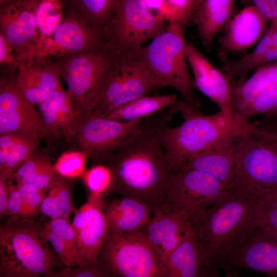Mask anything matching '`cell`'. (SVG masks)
Listing matches in <instances>:
<instances>
[{"label":"cell","instance_id":"6da1fadb","mask_svg":"<svg viewBox=\"0 0 277 277\" xmlns=\"http://www.w3.org/2000/svg\"><path fill=\"white\" fill-rule=\"evenodd\" d=\"M158 114L144 120L142 130L106 162L111 169V192L130 196L152 209L162 203L172 168L161 142Z\"/></svg>","mask_w":277,"mask_h":277},{"label":"cell","instance_id":"7a4b0ae2","mask_svg":"<svg viewBox=\"0 0 277 277\" xmlns=\"http://www.w3.org/2000/svg\"><path fill=\"white\" fill-rule=\"evenodd\" d=\"M255 201L253 194L229 187L214 204L189 218L193 231L214 262L242 246L255 231Z\"/></svg>","mask_w":277,"mask_h":277},{"label":"cell","instance_id":"3957f363","mask_svg":"<svg viewBox=\"0 0 277 277\" xmlns=\"http://www.w3.org/2000/svg\"><path fill=\"white\" fill-rule=\"evenodd\" d=\"M176 113L172 106L163 113H158L159 136L172 169L213 144L240 133L250 123L237 116L233 121L229 122L220 111L205 115L199 106L184 102L181 111L183 122L175 127H168L167 122Z\"/></svg>","mask_w":277,"mask_h":277},{"label":"cell","instance_id":"277c9868","mask_svg":"<svg viewBox=\"0 0 277 277\" xmlns=\"http://www.w3.org/2000/svg\"><path fill=\"white\" fill-rule=\"evenodd\" d=\"M45 225L11 216L0 227V276H48L58 257L45 235Z\"/></svg>","mask_w":277,"mask_h":277},{"label":"cell","instance_id":"5b68a950","mask_svg":"<svg viewBox=\"0 0 277 277\" xmlns=\"http://www.w3.org/2000/svg\"><path fill=\"white\" fill-rule=\"evenodd\" d=\"M234 145L235 168L228 187L256 196L277 191V133L250 123Z\"/></svg>","mask_w":277,"mask_h":277},{"label":"cell","instance_id":"8992f818","mask_svg":"<svg viewBox=\"0 0 277 277\" xmlns=\"http://www.w3.org/2000/svg\"><path fill=\"white\" fill-rule=\"evenodd\" d=\"M186 25L181 21L170 22L168 28L150 44L134 51L160 87H172L182 94L187 104L200 107L193 96L194 83L187 66Z\"/></svg>","mask_w":277,"mask_h":277},{"label":"cell","instance_id":"52a82bcc","mask_svg":"<svg viewBox=\"0 0 277 277\" xmlns=\"http://www.w3.org/2000/svg\"><path fill=\"white\" fill-rule=\"evenodd\" d=\"M118 52L104 41L82 51L51 57L82 114L91 111L104 77Z\"/></svg>","mask_w":277,"mask_h":277},{"label":"cell","instance_id":"ba28073f","mask_svg":"<svg viewBox=\"0 0 277 277\" xmlns=\"http://www.w3.org/2000/svg\"><path fill=\"white\" fill-rule=\"evenodd\" d=\"M159 88L134 50L122 51L106 74L89 112L102 115Z\"/></svg>","mask_w":277,"mask_h":277},{"label":"cell","instance_id":"9c48e42d","mask_svg":"<svg viewBox=\"0 0 277 277\" xmlns=\"http://www.w3.org/2000/svg\"><path fill=\"white\" fill-rule=\"evenodd\" d=\"M99 258L115 276L163 277L161 260L146 229L107 236Z\"/></svg>","mask_w":277,"mask_h":277},{"label":"cell","instance_id":"30bf717a","mask_svg":"<svg viewBox=\"0 0 277 277\" xmlns=\"http://www.w3.org/2000/svg\"><path fill=\"white\" fill-rule=\"evenodd\" d=\"M169 24L152 14L143 0H117L103 34L105 41L117 52L132 50L164 32Z\"/></svg>","mask_w":277,"mask_h":277},{"label":"cell","instance_id":"8fae6325","mask_svg":"<svg viewBox=\"0 0 277 277\" xmlns=\"http://www.w3.org/2000/svg\"><path fill=\"white\" fill-rule=\"evenodd\" d=\"M144 120L121 122L88 112L83 115L70 141L92 160L106 162L142 130Z\"/></svg>","mask_w":277,"mask_h":277},{"label":"cell","instance_id":"7c38bea8","mask_svg":"<svg viewBox=\"0 0 277 277\" xmlns=\"http://www.w3.org/2000/svg\"><path fill=\"white\" fill-rule=\"evenodd\" d=\"M228 187L201 171L175 168L169 180L161 207L164 211H186L189 219L214 204Z\"/></svg>","mask_w":277,"mask_h":277},{"label":"cell","instance_id":"4fadbf2b","mask_svg":"<svg viewBox=\"0 0 277 277\" xmlns=\"http://www.w3.org/2000/svg\"><path fill=\"white\" fill-rule=\"evenodd\" d=\"M232 85V109L234 115L249 121L256 115H277V61L256 68L244 80Z\"/></svg>","mask_w":277,"mask_h":277},{"label":"cell","instance_id":"5bb4252c","mask_svg":"<svg viewBox=\"0 0 277 277\" xmlns=\"http://www.w3.org/2000/svg\"><path fill=\"white\" fill-rule=\"evenodd\" d=\"M38 2L21 0L0 6V33L13 48L21 67L38 56L35 24Z\"/></svg>","mask_w":277,"mask_h":277},{"label":"cell","instance_id":"9a60e30c","mask_svg":"<svg viewBox=\"0 0 277 277\" xmlns=\"http://www.w3.org/2000/svg\"><path fill=\"white\" fill-rule=\"evenodd\" d=\"M24 132L41 139L52 135L34 105L16 86L14 79L0 82V134Z\"/></svg>","mask_w":277,"mask_h":277},{"label":"cell","instance_id":"2e32d148","mask_svg":"<svg viewBox=\"0 0 277 277\" xmlns=\"http://www.w3.org/2000/svg\"><path fill=\"white\" fill-rule=\"evenodd\" d=\"M215 264L229 272L245 268L277 277V240L258 227L244 244L216 260Z\"/></svg>","mask_w":277,"mask_h":277},{"label":"cell","instance_id":"e0dca14e","mask_svg":"<svg viewBox=\"0 0 277 277\" xmlns=\"http://www.w3.org/2000/svg\"><path fill=\"white\" fill-rule=\"evenodd\" d=\"M188 63L194 75V86L210 98L229 122L235 118L232 109V85L228 76L217 69L192 43L187 44Z\"/></svg>","mask_w":277,"mask_h":277},{"label":"cell","instance_id":"ac0fdd59","mask_svg":"<svg viewBox=\"0 0 277 277\" xmlns=\"http://www.w3.org/2000/svg\"><path fill=\"white\" fill-rule=\"evenodd\" d=\"M103 32L81 20L65 15L43 44L38 58L54 57L89 49L104 42Z\"/></svg>","mask_w":277,"mask_h":277},{"label":"cell","instance_id":"d6986e66","mask_svg":"<svg viewBox=\"0 0 277 277\" xmlns=\"http://www.w3.org/2000/svg\"><path fill=\"white\" fill-rule=\"evenodd\" d=\"M163 277H217L219 269L193 230L161 261Z\"/></svg>","mask_w":277,"mask_h":277},{"label":"cell","instance_id":"ffe728a7","mask_svg":"<svg viewBox=\"0 0 277 277\" xmlns=\"http://www.w3.org/2000/svg\"><path fill=\"white\" fill-rule=\"evenodd\" d=\"M148 238L161 261L165 259L192 231L187 213L174 209L164 211L161 206L153 209L147 225Z\"/></svg>","mask_w":277,"mask_h":277},{"label":"cell","instance_id":"44dd1931","mask_svg":"<svg viewBox=\"0 0 277 277\" xmlns=\"http://www.w3.org/2000/svg\"><path fill=\"white\" fill-rule=\"evenodd\" d=\"M268 19L255 7L247 6L229 22L220 42L218 55L224 62L228 54L244 50L267 31Z\"/></svg>","mask_w":277,"mask_h":277},{"label":"cell","instance_id":"7402d4cb","mask_svg":"<svg viewBox=\"0 0 277 277\" xmlns=\"http://www.w3.org/2000/svg\"><path fill=\"white\" fill-rule=\"evenodd\" d=\"M60 78L54 60L37 58L18 70L14 82L22 94L35 105L62 86Z\"/></svg>","mask_w":277,"mask_h":277},{"label":"cell","instance_id":"603a6c76","mask_svg":"<svg viewBox=\"0 0 277 277\" xmlns=\"http://www.w3.org/2000/svg\"><path fill=\"white\" fill-rule=\"evenodd\" d=\"M37 105L51 135L71 141L83 114L77 109L68 90L61 86Z\"/></svg>","mask_w":277,"mask_h":277},{"label":"cell","instance_id":"cb8c5ba5","mask_svg":"<svg viewBox=\"0 0 277 277\" xmlns=\"http://www.w3.org/2000/svg\"><path fill=\"white\" fill-rule=\"evenodd\" d=\"M236 135L213 144L175 168L201 171L228 187L232 179L235 168L234 138Z\"/></svg>","mask_w":277,"mask_h":277},{"label":"cell","instance_id":"d4e9b609","mask_svg":"<svg viewBox=\"0 0 277 277\" xmlns=\"http://www.w3.org/2000/svg\"><path fill=\"white\" fill-rule=\"evenodd\" d=\"M146 203L127 195L106 204L107 236L141 231L146 228L152 215Z\"/></svg>","mask_w":277,"mask_h":277},{"label":"cell","instance_id":"484cf974","mask_svg":"<svg viewBox=\"0 0 277 277\" xmlns=\"http://www.w3.org/2000/svg\"><path fill=\"white\" fill-rule=\"evenodd\" d=\"M235 0H198L192 14L201 40L209 50L216 34L232 18Z\"/></svg>","mask_w":277,"mask_h":277},{"label":"cell","instance_id":"4316f807","mask_svg":"<svg viewBox=\"0 0 277 277\" xmlns=\"http://www.w3.org/2000/svg\"><path fill=\"white\" fill-rule=\"evenodd\" d=\"M176 102L175 94L145 95L122 104L101 115L121 122L145 119L172 106Z\"/></svg>","mask_w":277,"mask_h":277},{"label":"cell","instance_id":"83f0119b","mask_svg":"<svg viewBox=\"0 0 277 277\" xmlns=\"http://www.w3.org/2000/svg\"><path fill=\"white\" fill-rule=\"evenodd\" d=\"M65 15L75 17L103 30L111 19L117 0H64Z\"/></svg>","mask_w":277,"mask_h":277},{"label":"cell","instance_id":"f1b7e54d","mask_svg":"<svg viewBox=\"0 0 277 277\" xmlns=\"http://www.w3.org/2000/svg\"><path fill=\"white\" fill-rule=\"evenodd\" d=\"M104 209L100 210L87 225L75 232L78 252L86 263L98 261L107 236V220Z\"/></svg>","mask_w":277,"mask_h":277},{"label":"cell","instance_id":"f546056e","mask_svg":"<svg viewBox=\"0 0 277 277\" xmlns=\"http://www.w3.org/2000/svg\"><path fill=\"white\" fill-rule=\"evenodd\" d=\"M56 174L48 156L36 152L14 172L12 180L45 190L48 189Z\"/></svg>","mask_w":277,"mask_h":277},{"label":"cell","instance_id":"4dcf8cb0","mask_svg":"<svg viewBox=\"0 0 277 277\" xmlns=\"http://www.w3.org/2000/svg\"><path fill=\"white\" fill-rule=\"evenodd\" d=\"M64 17V0H38L35 12L38 50L53 34Z\"/></svg>","mask_w":277,"mask_h":277},{"label":"cell","instance_id":"1f68e13d","mask_svg":"<svg viewBox=\"0 0 277 277\" xmlns=\"http://www.w3.org/2000/svg\"><path fill=\"white\" fill-rule=\"evenodd\" d=\"M41 140L30 134L17 142L10 150L5 165L0 169V176L12 181L14 172L36 152Z\"/></svg>","mask_w":277,"mask_h":277},{"label":"cell","instance_id":"d6a6232c","mask_svg":"<svg viewBox=\"0 0 277 277\" xmlns=\"http://www.w3.org/2000/svg\"><path fill=\"white\" fill-rule=\"evenodd\" d=\"M255 216L257 226L277 240L276 192L256 196Z\"/></svg>","mask_w":277,"mask_h":277},{"label":"cell","instance_id":"836d02e7","mask_svg":"<svg viewBox=\"0 0 277 277\" xmlns=\"http://www.w3.org/2000/svg\"><path fill=\"white\" fill-rule=\"evenodd\" d=\"M88 157V154L81 150L67 151L58 158L54 168L58 174L67 179L82 176Z\"/></svg>","mask_w":277,"mask_h":277},{"label":"cell","instance_id":"e575fe53","mask_svg":"<svg viewBox=\"0 0 277 277\" xmlns=\"http://www.w3.org/2000/svg\"><path fill=\"white\" fill-rule=\"evenodd\" d=\"M82 176L90 193L104 195L111 192L113 175L107 165H96L85 171Z\"/></svg>","mask_w":277,"mask_h":277},{"label":"cell","instance_id":"d590c367","mask_svg":"<svg viewBox=\"0 0 277 277\" xmlns=\"http://www.w3.org/2000/svg\"><path fill=\"white\" fill-rule=\"evenodd\" d=\"M51 277H108L115 276L106 265L100 258L93 263L77 265L67 267L60 271H52Z\"/></svg>","mask_w":277,"mask_h":277},{"label":"cell","instance_id":"8d00e7d4","mask_svg":"<svg viewBox=\"0 0 277 277\" xmlns=\"http://www.w3.org/2000/svg\"><path fill=\"white\" fill-rule=\"evenodd\" d=\"M16 186L23 197V206L19 217L32 219L39 210L43 200L46 196L45 190L24 183H17Z\"/></svg>","mask_w":277,"mask_h":277},{"label":"cell","instance_id":"74e56055","mask_svg":"<svg viewBox=\"0 0 277 277\" xmlns=\"http://www.w3.org/2000/svg\"><path fill=\"white\" fill-rule=\"evenodd\" d=\"M67 179L57 173L48 188V193L58 202L70 220L71 213L77 209L73 202L71 184Z\"/></svg>","mask_w":277,"mask_h":277},{"label":"cell","instance_id":"f35d334b","mask_svg":"<svg viewBox=\"0 0 277 277\" xmlns=\"http://www.w3.org/2000/svg\"><path fill=\"white\" fill-rule=\"evenodd\" d=\"M104 195L90 193L87 201L74 212L71 225L75 232L87 225L101 209H105Z\"/></svg>","mask_w":277,"mask_h":277},{"label":"cell","instance_id":"ab89813d","mask_svg":"<svg viewBox=\"0 0 277 277\" xmlns=\"http://www.w3.org/2000/svg\"><path fill=\"white\" fill-rule=\"evenodd\" d=\"M163 2L167 22L181 21L187 25L191 19L198 0H163Z\"/></svg>","mask_w":277,"mask_h":277},{"label":"cell","instance_id":"60d3db41","mask_svg":"<svg viewBox=\"0 0 277 277\" xmlns=\"http://www.w3.org/2000/svg\"><path fill=\"white\" fill-rule=\"evenodd\" d=\"M45 235L58 259L68 267L86 263L81 257L76 255L72 250L54 233L45 227Z\"/></svg>","mask_w":277,"mask_h":277},{"label":"cell","instance_id":"b9f144b4","mask_svg":"<svg viewBox=\"0 0 277 277\" xmlns=\"http://www.w3.org/2000/svg\"><path fill=\"white\" fill-rule=\"evenodd\" d=\"M45 227L66 243L76 255L82 258L77 249L76 233L69 221L63 218L51 219Z\"/></svg>","mask_w":277,"mask_h":277},{"label":"cell","instance_id":"7bdbcfd3","mask_svg":"<svg viewBox=\"0 0 277 277\" xmlns=\"http://www.w3.org/2000/svg\"><path fill=\"white\" fill-rule=\"evenodd\" d=\"M0 65L5 74L17 72L21 65L15 55L12 46L0 33Z\"/></svg>","mask_w":277,"mask_h":277},{"label":"cell","instance_id":"ee69618b","mask_svg":"<svg viewBox=\"0 0 277 277\" xmlns=\"http://www.w3.org/2000/svg\"><path fill=\"white\" fill-rule=\"evenodd\" d=\"M9 198L7 215L19 216L23 206V197L16 184L8 180Z\"/></svg>","mask_w":277,"mask_h":277},{"label":"cell","instance_id":"f6af8a7d","mask_svg":"<svg viewBox=\"0 0 277 277\" xmlns=\"http://www.w3.org/2000/svg\"><path fill=\"white\" fill-rule=\"evenodd\" d=\"M41 212L51 219L63 218L70 221L58 202L49 193L43 200L41 206Z\"/></svg>","mask_w":277,"mask_h":277},{"label":"cell","instance_id":"bcb514c9","mask_svg":"<svg viewBox=\"0 0 277 277\" xmlns=\"http://www.w3.org/2000/svg\"><path fill=\"white\" fill-rule=\"evenodd\" d=\"M247 6H253L256 8L268 20L270 21L273 11L277 5V0H240Z\"/></svg>","mask_w":277,"mask_h":277},{"label":"cell","instance_id":"7dc6e473","mask_svg":"<svg viewBox=\"0 0 277 277\" xmlns=\"http://www.w3.org/2000/svg\"><path fill=\"white\" fill-rule=\"evenodd\" d=\"M9 198L8 180L0 176V216L7 215V208Z\"/></svg>","mask_w":277,"mask_h":277},{"label":"cell","instance_id":"c3c4849f","mask_svg":"<svg viewBox=\"0 0 277 277\" xmlns=\"http://www.w3.org/2000/svg\"><path fill=\"white\" fill-rule=\"evenodd\" d=\"M271 21H274L277 22V5L273 10L272 17L270 22Z\"/></svg>","mask_w":277,"mask_h":277},{"label":"cell","instance_id":"681fc988","mask_svg":"<svg viewBox=\"0 0 277 277\" xmlns=\"http://www.w3.org/2000/svg\"><path fill=\"white\" fill-rule=\"evenodd\" d=\"M18 1H21V0H0V6L10 3H12V2H16Z\"/></svg>","mask_w":277,"mask_h":277},{"label":"cell","instance_id":"f907efd6","mask_svg":"<svg viewBox=\"0 0 277 277\" xmlns=\"http://www.w3.org/2000/svg\"><path fill=\"white\" fill-rule=\"evenodd\" d=\"M274 131L277 133V121H275V125L274 127Z\"/></svg>","mask_w":277,"mask_h":277},{"label":"cell","instance_id":"816d5d0a","mask_svg":"<svg viewBox=\"0 0 277 277\" xmlns=\"http://www.w3.org/2000/svg\"><path fill=\"white\" fill-rule=\"evenodd\" d=\"M276 121H277V118H276Z\"/></svg>","mask_w":277,"mask_h":277},{"label":"cell","instance_id":"f5cc1de1","mask_svg":"<svg viewBox=\"0 0 277 277\" xmlns=\"http://www.w3.org/2000/svg\"><path fill=\"white\" fill-rule=\"evenodd\" d=\"M275 192H277V191H275Z\"/></svg>","mask_w":277,"mask_h":277}]
</instances>
